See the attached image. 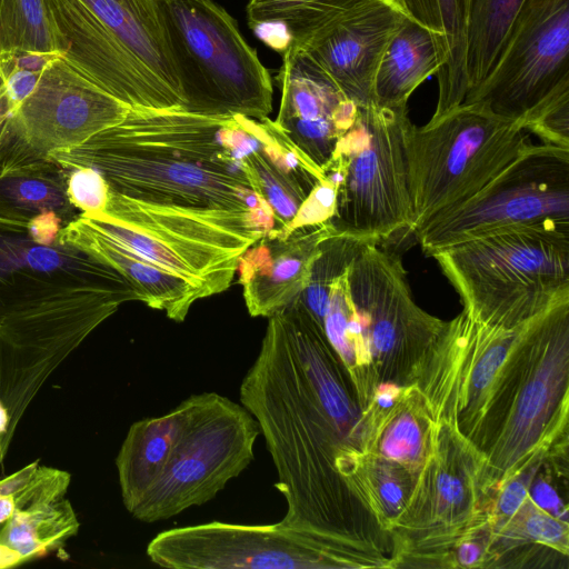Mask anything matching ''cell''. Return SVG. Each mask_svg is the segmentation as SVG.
<instances>
[{
  "mask_svg": "<svg viewBox=\"0 0 569 569\" xmlns=\"http://www.w3.org/2000/svg\"><path fill=\"white\" fill-rule=\"evenodd\" d=\"M254 119L131 108L48 157L96 169L108 186L98 230L202 291L227 290L240 256L276 227L246 164Z\"/></svg>",
  "mask_w": 569,
  "mask_h": 569,
  "instance_id": "obj_1",
  "label": "cell"
},
{
  "mask_svg": "<svg viewBox=\"0 0 569 569\" xmlns=\"http://www.w3.org/2000/svg\"><path fill=\"white\" fill-rule=\"evenodd\" d=\"M132 300L134 288L111 266L0 218V425L11 436L57 367Z\"/></svg>",
  "mask_w": 569,
  "mask_h": 569,
  "instance_id": "obj_2",
  "label": "cell"
},
{
  "mask_svg": "<svg viewBox=\"0 0 569 569\" xmlns=\"http://www.w3.org/2000/svg\"><path fill=\"white\" fill-rule=\"evenodd\" d=\"M240 401L257 420L276 467L274 486L287 505L281 521L347 546L352 539L347 479L357 451L319 399L287 308L268 318Z\"/></svg>",
  "mask_w": 569,
  "mask_h": 569,
  "instance_id": "obj_3",
  "label": "cell"
},
{
  "mask_svg": "<svg viewBox=\"0 0 569 569\" xmlns=\"http://www.w3.org/2000/svg\"><path fill=\"white\" fill-rule=\"evenodd\" d=\"M259 433L242 405L217 392L136 421L116 458L126 509L150 523L204 505L251 463Z\"/></svg>",
  "mask_w": 569,
  "mask_h": 569,
  "instance_id": "obj_4",
  "label": "cell"
},
{
  "mask_svg": "<svg viewBox=\"0 0 569 569\" xmlns=\"http://www.w3.org/2000/svg\"><path fill=\"white\" fill-rule=\"evenodd\" d=\"M46 1L59 53L78 72L130 108L181 103L177 71L151 0Z\"/></svg>",
  "mask_w": 569,
  "mask_h": 569,
  "instance_id": "obj_5",
  "label": "cell"
},
{
  "mask_svg": "<svg viewBox=\"0 0 569 569\" xmlns=\"http://www.w3.org/2000/svg\"><path fill=\"white\" fill-rule=\"evenodd\" d=\"M429 257L480 322L517 327L569 293V230H508Z\"/></svg>",
  "mask_w": 569,
  "mask_h": 569,
  "instance_id": "obj_6",
  "label": "cell"
},
{
  "mask_svg": "<svg viewBox=\"0 0 569 569\" xmlns=\"http://www.w3.org/2000/svg\"><path fill=\"white\" fill-rule=\"evenodd\" d=\"M184 98L183 109L207 116L264 119L272 111L267 68L213 0H151Z\"/></svg>",
  "mask_w": 569,
  "mask_h": 569,
  "instance_id": "obj_7",
  "label": "cell"
},
{
  "mask_svg": "<svg viewBox=\"0 0 569 569\" xmlns=\"http://www.w3.org/2000/svg\"><path fill=\"white\" fill-rule=\"evenodd\" d=\"M408 107L372 103L359 108L353 124L338 140L322 174L337 188L329 220L338 234L380 243L411 232L405 130Z\"/></svg>",
  "mask_w": 569,
  "mask_h": 569,
  "instance_id": "obj_8",
  "label": "cell"
},
{
  "mask_svg": "<svg viewBox=\"0 0 569 569\" xmlns=\"http://www.w3.org/2000/svg\"><path fill=\"white\" fill-rule=\"evenodd\" d=\"M530 144L518 121L480 103H461L436 120L405 130L411 233L429 219L482 189Z\"/></svg>",
  "mask_w": 569,
  "mask_h": 569,
  "instance_id": "obj_9",
  "label": "cell"
},
{
  "mask_svg": "<svg viewBox=\"0 0 569 569\" xmlns=\"http://www.w3.org/2000/svg\"><path fill=\"white\" fill-rule=\"evenodd\" d=\"M569 230V148L528 144L482 189L416 229L421 250H436L517 229Z\"/></svg>",
  "mask_w": 569,
  "mask_h": 569,
  "instance_id": "obj_10",
  "label": "cell"
},
{
  "mask_svg": "<svg viewBox=\"0 0 569 569\" xmlns=\"http://www.w3.org/2000/svg\"><path fill=\"white\" fill-rule=\"evenodd\" d=\"M149 559L172 569H326L352 567L347 547L298 531L282 521H211L164 530L148 545Z\"/></svg>",
  "mask_w": 569,
  "mask_h": 569,
  "instance_id": "obj_11",
  "label": "cell"
},
{
  "mask_svg": "<svg viewBox=\"0 0 569 569\" xmlns=\"http://www.w3.org/2000/svg\"><path fill=\"white\" fill-rule=\"evenodd\" d=\"M537 352L513 409L481 472L486 490L532 466L567 426L569 295L542 315Z\"/></svg>",
  "mask_w": 569,
  "mask_h": 569,
  "instance_id": "obj_12",
  "label": "cell"
},
{
  "mask_svg": "<svg viewBox=\"0 0 569 569\" xmlns=\"http://www.w3.org/2000/svg\"><path fill=\"white\" fill-rule=\"evenodd\" d=\"M569 0H526L489 74L462 103L520 121L569 80Z\"/></svg>",
  "mask_w": 569,
  "mask_h": 569,
  "instance_id": "obj_13",
  "label": "cell"
},
{
  "mask_svg": "<svg viewBox=\"0 0 569 569\" xmlns=\"http://www.w3.org/2000/svg\"><path fill=\"white\" fill-rule=\"evenodd\" d=\"M347 279L371 361L421 360L447 321L417 305L400 257L368 242L349 263Z\"/></svg>",
  "mask_w": 569,
  "mask_h": 569,
  "instance_id": "obj_14",
  "label": "cell"
},
{
  "mask_svg": "<svg viewBox=\"0 0 569 569\" xmlns=\"http://www.w3.org/2000/svg\"><path fill=\"white\" fill-rule=\"evenodd\" d=\"M130 109L59 56L44 68L31 93L10 110L8 124L20 144L47 157L117 124Z\"/></svg>",
  "mask_w": 569,
  "mask_h": 569,
  "instance_id": "obj_15",
  "label": "cell"
},
{
  "mask_svg": "<svg viewBox=\"0 0 569 569\" xmlns=\"http://www.w3.org/2000/svg\"><path fill=\"white\" fill-rule=\"evenodd\" d=\"M276 82L281 89V101L274 123L321 168L356 121L359 107L296 46L282 53Z\"/></svg>",
  "mask_w": 569,
  "mask_h": 569,
  "instance_id": "obj_16",
  "label": "cell"
},
{
  "mask_svg": "<svg viewBox=\"0 0 569 569\" xmlns=\"http://www.w3.org/2000/svg\"><path fill=\"white\" fill-rule=\"evenodd\" d=\"M480 473L478 455L448 429L435 426L430 455L393 525L433 530V537L461 532L462 539L470 538L467 532L475 530Z\"/></svg>",
  "mask_w": 569,
  "mask_h": 569,
  "instance_id": "obj_17",
  "label": "cell"
},
{
  "mask_svg": "<svg viewBox=\"0 0 569 569\" xmlns=\"http://www.w3.org/2000/svg\"><path fill=\"white\" fill-rule=\"evenodd\" d=\"M407 13L396 0H367L301 48L359 108L375 103L380 58Z\"/></svg>",
  "mask_w": 569,
  "mask_h": 569,
  "instance_id": "obj_18",
  "label": "cell"
},
{
  "mask_svg": "<svg viewBox=\"0 0 569 569\" xmlns=\"http://www.w3.org/2000/svg\"><path fill=\"white\" fill-rule=\"evenodd\" d=\"M336 233L328 221L302 226L286 237L270 230L239 258L237 271L252 317L269 318L307 288L322 242Z\"/></svg>",
  "mask_w": 569,
  "mask_h": 569,
  "instance_id": "obj_19",
  "label": "cell"
},
{
  "mask_svg": "<svg viewBox=\"0 0 569 569\" xmlns=\"http://www.w3.org/2000/svg\"><path fill=\"white\" fill-rule=\"evenodd\" d=\"M251 179L272 210L276 229H284L322 170L305 156L269 117L256 119L244 157Z\"/></svg>",
  "mask_w": 569,
  "mask_h": 569,
  "instance_id": "obj_20",
  "label": "cell"
},
{
  "mask_svg": "<svg viewBox=\"0 0 569 569\" xmlns=\"http://www.w3.org/2000/svg\"><path fill=\"white\" fill-rule=\"evenodd\" d=\"M58 238L114 268L134 288L138 300L181 322L191 306L204 298L201 290L150 259L108 237L81 213L61 228Z\"/></svg>",
  "mask_w": 569,
  "mask_h": 569,
  "instance_id": "obj_21",
  "label": "cell"
},
{
  "mask_svg": "<svg viewBox=\"0 0 569 569\" xmlns=\"http://www.w3.org/2000/svg\"><path fill=\"white\" fill-rule=\"evenodd\" d=\"M53 212L67 226L80 212L67 193V169L27 150H0V218L29 222Z\"/></svg>",
  "mask_w": 569,
  "mask_h": 569,
  "instance_id": "obj_22",
  "label": "cell"
},
{
  "mask_svg": "<svg viewBox=\"0 0 569 569\" xmlns=\"http://www.w3.org/2000/svg\"><path fill=\"white\" fill-rule=\"evenodd\" d=\"M408 17L436 37L440 67L436 73V120L460 106L468 92L466 71L469 0H396Z\"/></svg>",
  "mask_w": 569,
  "mask_h": 569,
  "instance_id": "obj_23",
  "label": "cell"
},
{
  "mask_svg": "<svg viewBox=\"0 0 569 569\" xmlns=\"http://www.w3.org/2000/svg\"><path fill=\"white\" fill-rule=\"evenodd\" d=\"M439 67L435 34L407 16L380 58L373 79L375 103L406 107L411 93Z\"/></svg>",
  "mask_w": 569,
  "mask_h": 569,
  "instance_id": "obj_24",
  "label": "cell"
},
{
  "mask_svg": "<svg viewBox=\"0 0 569 569\" xmlns=\"http://www.w3.org/2000/svg\"><path fill=\"white\" fill-rule=\"evenodd\" d=\"M372 418L377 419L372 421L367 453L418 473L430 455L435 423L415 386L403 388L392 408L378 411Z\"/></svg>",
  "mask_w": 569,
  "mask_h": 569,
  "instance_id": "obj_25",
  "label": "cell"
},
{
  "mask_svg": "<svg viewBox=\"0 0 569 569\" xmlns=\"http://www.w3.org/2000/svg\"><path fill=\"white\" fill-rule=\"evenodd\" d=\"M79 527L77 515L64 497L14 510L0 525V568L61 548Z\"/></svg>",
  "mask_w": 569,
  "mask_h": 569,
  "instance_id": "obj_26",
  "label": "cell"
},
{
  "mask_svg": "<svg viewBox=\"0 0 569 569\" xmlns=\"http://www.w3.org/2000/svg\"><path fill=\"white\" fill-rule=\"evenodd\" d=\"M525 1L469 0L466 53L467 94L475 90L492 70Z\"/></svg>",
  "mask_w": 569,
  "mask_h": 569,
  "instance_id": "obj_27",
  "label": "cell"
},
{
  "mask_svg": "<svg viewBox=\"0 0 569 569\" xmlns=\"http://www.w3.org/2000/svg\"><path fill=\"white\" fill-rule=\"evenodd\" d=\"M367 0H249L246 12L250 28L278 23L300 47L317 32Z\"/></svg>",
  "mask_w": 569,
  "mask_h": 569,
  "instance_id": "obj_28",
  "label": "cell"
},
{
  "mask_svg": "<svg viewBox=\"0 0 569 569\" xmlns=\"http://www.w3.org/2000/svg\"><path fill=\"white\" fill-rule=\"evenodd\" d=\"M60 54L46 0H0V54Z\"/></svg>",
  "mask_w": 569,
  "mask_h": 569,
  "instance_id": "obj_29",
  "label": "cell"
},
{
  "mask_svg": "<svg viewBox=\"0 0 569 569\" xmlns=\"http://www.w3.org/2000/svg\"><path fill=\"white\" fill-rule=\"evenodd\" d=\"M69 483L68 472L38 462L0 480V525L14 510L63 498Z\"/></svg>",
  "mask_w": 569,
  "mask_h": 569,
  "instance_id": "obj_30",
  "label": "cell"
},
{
  "mask_svg": "<svg viewBox=\"0 0 569 569\" xmlns=\"http://www.w3.org/2000/svg\"><path fill=\"white\" fill-rule=\"evenodd\" d=\"M366 243L368 241L338 233L331 234L322 242L321 253L313 264L310 281L299 297L321 325L331 283L347 270Z\"/></svg>",
  "mask_w": 569,
  "mask_h": 569,
  "instance_id": "obj_31",
  "label": "cell"
},
{
  "mask_svg": "<svg viewBox=\"0 0 569 569\" xmlns=\"http://www.w3.org/2000/svg\"><path fill=\"white\" fill-rule=\"evenodd\" d=\"M520 124L541 143L569 148V80L556 87Z\"/></svg>",
  "mask_w": 569,
  "mask_h": 569,
  "instance_id": "obj_32",
  "label": "cell"
},
{
  "mask_svg": "<svg viewBox=\"0 0 569 569\" xmlns=\"http://www.w3.org/2000/svg\"><path fill=\"white\" fill-rule=\"evenodd\" d=\"M369 455L367 475L370 503L377 513L389 519L391 525L405 509L411 491L405 481V475L400 472L399 465Z\"/></svg>",
  "mask_w": 569,
  "mask_h": 569,
  "instance_id": "obj_33",
  "label": "cell"
},
{
  "mask_svg": "<svg viewBox=\"0 0 569 569\" xmlns=\"http://www.w3.org/2000/svg\"><path fill=\"white\" fill-rule=\"evenodd\" d=\"M499 532L503 536L530 538L565 555L568 551V522L541 510L531 502L529 497L517 515L500 527Z\"/></svg>",
  "mask_w": 569,
  "mask_h": 569,
  "instance_id": "obj_34",
  "label": "cell"
},
{
  "mask_svg": "<svg viewBox=\"0 0 569 569\" xmlns=\"http://www.w3.org/2000/svg\"><path fill=\"white\" fill-rule=\"evenodd\" d=\"M67 193L80 213L98 214L106 207L108 186L96 169L77 167L67 169Z\"/></svg>",
  "mask_w": 569,
  "mask_h": 569,
  "instance_id": "obj_35",
  "label": "cell"
},
{
  "mask_svg": "<svg viewBox=\"0 0 569 569\" xmlns=\"http://www.w3.org/2000/svg\"><path fill=\"white\" fill-rule=\"evenodd\" d=\"M336 194V186L322 177L302 202L293 220L284 229L273 228V232L279 237H286L299 227L330 220L335 213Z\"/></svg>",
  "mask_w": 569,
  "mask_h": 569,
  "instance_id": "obj_36",
  "label": "cell"
},
{
  "mask_svg": "<svg viewBox=\"0 0 569 569\" xmlns=\"http://www.w3.org/2000/svg\"><path fill=\"white\" fill-rule=\"evenodd\" d=\"M535 466L530 471H522L507 480L498 490V499L495 512L490 521L498 520V525H506L510 521L528 498L529 487L532 481Z\"/></svg>",
  "mask_w": 569,
  "mask_h": 569,
  "instance_id": "obj_37",
  "label": "cell"
},
{
  "mask_svg": "<svg viewBox=\"0 0 569 569\" xmlns=\"http://www.w3.org/2000/svg\"><path fill=\"white\" fill-rule=\"evenodd\" d=\"M528 497L541 510L568 522L567 508L562 505L556 491L543 480L531 481Z\"/></svg>",
  "mask_w": 569,
  "mask_h": 569,
  "instance_id": "obj_38",
  "label": "cell"
},
{
  "mask_svg": "<svg viewBox=\"0 0 569 569\" xmlns=\"http://www.w3.org/2000/svg\"><path fill=\"white\" fill-rule=\"evenodd\" d=\"M482 556V549L479 543L463 539L457 549V560L461 566H473Z\"/></svg>",
  "mask_w": 569,
  "mask_h": 569,
  "instance_id": "obj_39",
  "label": "cell"
},
{
  "mask_svg": "<svg viewBox=\"0 0 569 569\" xmlns=\"http://www.w3.org/2000/svg\"><path fill=\"white\" fill-rule=\"evenodd\" d=\"M0 80H1V77H0Z\"/></svg>",
  "mask_w": 569,
  "mask_h": 569,
  "instance_id": "obj_40",
  "label": "cell"
}]
</instances>
